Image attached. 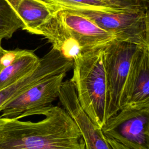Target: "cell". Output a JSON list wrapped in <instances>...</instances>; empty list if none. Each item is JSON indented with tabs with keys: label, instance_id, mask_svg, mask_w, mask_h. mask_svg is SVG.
<instances>
[{
	"label": "cell",
	"instance_id": "8",
	"mask_svg": "<svg viewBox=\"0 0 149 149\" xmlns=\"http://www.w3.org/2000/svg\"><path fill=\"white\" fill-rule=\"evenodd\" d=\"M73 62L52 49L41 58L38 66L19 80L0 91V108L41 80L51 76L67 73L73 68Z\"/></svg>",
	"mask_w": 149,
	"mask_h": 149
},
{
	"label": "cell",
	"instance_id": "3",
	"mask_svg": "<svg viewBox=\"0 0 149 149\" xmlns=\"http://www.w3.org/2000/svg\"><path fill=\"white\" fill-rule=\"evenodd\" d=\"M140 48L131 42L113 39L103 48L108 90V119L126 103L133 63Z\"/></svg>",
	"mask_w": 149,
	"mask_h": 149
},
{
	"label": "cell",
	"instance_id": "14",
	"mask_svg": "<svg viewBox=\"0 0 149 149\" xmlns=\"http://www.w3.org/2000/svg\"><path fill=\"white\" fill-rule=\"evenodd\" d=\"M40 61V58L33 51L22 49L10 63L0 70V91L36 69Z\"/></svg>",
	"mask_w": 149,
	"mask_h": 149
},
{
	"label": "cell",
	"instance_id": "10",
	"mask_svg": "<svg viewBox=\"0 0 149 149\" xmlns=\"http://www.w3.org/2000/svg\"><path fill=\"white\" fill-rule=\"evenodd\" d=\"M124 107H149V48H140L134 59Z\"/></svg>",
	"mask_w": 149,
	"mask_h": 149
},
{
	"label": "cell",
	"instance_id": "4",
	"mask_svg": "<svg viewBox=\"0 0 149 149\" xmlns=\"http://www.w3.org/2000/svg\"><path fill=\"white\" fill-rule=\"evenodd\" d=\"M80 13L112 34L115 39L149 48L148 8L118 12L95 10H70Z\"/></svg>",
	"mask_w": 149,
	"mask_h": 149
},
{
	"label": "cell",
	"instance_id": "17",
	"mask_svg": "<svg viewBox=\"0 0 149 149\" xmlns=\"http://www.w3.org/2000/svg\"><path fill=\"white\" fill-rule=\"evenodd\" d=\"M5 49H3L2 48V47L1 46V42H0V70L2 69V66H1V59L2 57V55L5 52Z\"/></svg>",
	"mask_w": 149,
	"mask_h": 149
},
{
	"label": "cell",
	"instance_id": "11",
	"mask_svg": "<svg viewBox=\"0 0 149 149\" xmlns=\"http://www.w3.org/2000/svg\"><path fill=\"white\" fill-rule=\"evenodd\" d=\"M56 12L61 10H95L118 12L148 8L146 0H41Z\"/></svg>",
	"mask_w": 149,
	"mask_h": 149
},
{
	"label": "cell",
	"instance_id": "9",
	"mask_svg": "<svg viewBox=\"0 0 149 149\" xmlns=\"http://www.w3.org/2000/svg\"><path fill=\"white\" fill-rule=\"evenodd\" d=\"M56 15L77 41L83 53L104 47L115 38L112 34L80 13L61 10Z\"/></svg>",
	"mask_w": 149,
	"mask_h": 149
},
{
	"label": "cell",
	"instance_id": "15",
	"mask_svg": "<svg viewBox=\"0 0 149 149\" xmlns=\"http://www.w3.org/2000/svg\"><path fill=\"white\" fill-rule=\"evenodd\" d=\"M23 24L6 0H0V42L9 39Z\"/></svg>",
	"mask_w": 149,
	"mask_h": 149
},
{
	"label": "cell",
	"instance_id": "18",
	"mask_svg": "<svg viewBox=\"0 0 149 149\" xmlns=\"http://www.w3.org/2000/svg\"><path fill=\"white\" fill-rule=\"evenodd\" d=\"M146 1H149V0H146Z\"/></svg>",
	"mask_w": 149,
	"mask_h": 149
},
{
	"label": "cell",
	"instance_id": "5",
	"mask_svg": "<svg viewBox=\"0 0 149 149\" xmlns=\"http://www.w3.org/2000/svg\"><path fill=\"white\" fill-rule=\"evenodd\" d=\"M101 129L106 138L131 149H149V107H124Z\"/></svg>",
	"mask_w": 149,
	"mask_h": 149
},
{
	"label": "cell",
	"instance_id": "7",
	"mask_svg": "<svg viewBox=\"0 0 149 149\" xmlns=\"http://www.w3.org/2000/svg\"><path fill=\"white\" fill-rule=\"evenodd\" d=\"M58 98L63 108L78 127L85 149H113L103 134L101 129L91 120L80 107L74 85L70 80L63 81Z\"/></svg>",
	"mask_w": 149,
	"mask_h": 149
},
{
	"label": "cell",
	"instance_id": "2",
	"mask_svg": "<svg viewBox=\"0 0 149 149\" xmlns=\"http://www.w3.org/2000/svg\"><path fill=\"white\" fill-rule=\"evenodd\" d=\"M103 48L83 52L76 58L70 79L80 107L100 128L108 119V90Z\"/></svg>",
	"mask_w": 149,
	"mask_h": 149
},
{
	"label": "cell",
	"instance_id": "12",
	"mask_svg": "<svg viewBox=\"0 0 149 149\" xmlns=\"http://www.w3.org/2000/svg\"><path fill=\"white\" fill-rule=\"evenodd\" d=\"M23 23V30L40 35L41 28L57 13L41 0H6Z\"/></svg>",
	"mask_w": 149,
	"mask_h": 149
},
{
	"label": "cell",
	"instance_id": "1",
	"mask_svg": "<svg viewBox=\"0 0 149 149\" xmlns=\"http://www.w3.org/2000/svg\"><path fill=\"white\" fill-rule=\"evenodd\" d=\"M44 118L22 121L0 117V149H85L76 124L63 108L49 105Z\"/></svg>",
	"mask_w": 149,
	"mask_h": 149
},
{
	"label": "cell",
	"instance_id": "16",
	"mask_svg": "<svg viewBox=\"0 0 149 149\" xmlns=\"http://www.w3.org/2000/svg\"><path fill=\"white\" fill-rule=\"evenodd\" d=\"M106 139H107V140L108 141V143L109 144V145L112 147V148L113 149H131L127 147H126V146L121 144L120 143H118V141H116L113 139H108V138H106Z\"/></svg>",
	"mask_w": 149,
	"mask_h": 149
},
{
	"label": "cell",
	"instance_id": "13",
	"mask_svg": "<svg viewBox=\"0 0 149 149\" xmlns=\"http://www.w3.org/2000/svg\"><path fill=\"white\" fill-rule=\"evenodd\" d=\"M40 35L44 36L52 44V48L68 60L73 61L83 53L77 41L56 13L41 28Z\"/></svg>",
	"mask_w": 149,
	"mask_h": 149
},
{
	"label": "cell",
	"instance_id": "6",
	"mask_svg": "<svg viewBox=\"0 0 149 149\" xmlns=\"http://www.w3.org/2000/svg\"><path fill=\"white\" fill-rule=\"evenodd\" d=\"M66 73L47 77L33 85L0 108L1 118L19 119L41 115V112L58 98Z\"/></svg>",
	"mask_w": 149,
	"mask_h": 149
}]
</instances>
